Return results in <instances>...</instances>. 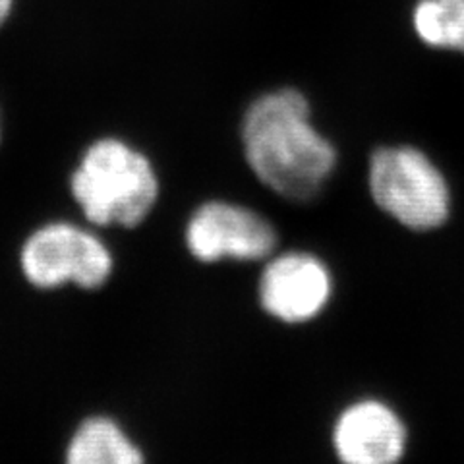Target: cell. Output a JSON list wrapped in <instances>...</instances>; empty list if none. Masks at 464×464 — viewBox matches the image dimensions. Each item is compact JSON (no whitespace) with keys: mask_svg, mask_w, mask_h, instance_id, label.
<instances>
[{"mask_svg":"<svg viewBox=\"0 0 464 464\" xmlns=\"http://www.w3.org/2000/svg\"><path fill=\"white\" fill-rule=\"evenodd\" d=\"M238 136L256 180L286 201H314L339 165L335 143L315 126L308 95L295 85L256 95L240 116Z\"/></svg>","mask_w":464,"mask_h":464,"instance_id":"obj_1","label":"cell"},{"mask_svg":"<svg viewBox=\"0 0 464 464\" xmlns=\"http://www.w3.org/2000/svg\"><path fill=\"white\" fill-rule=\"evenodd\" d=\"M70 192L92 227L138 228L157 208L161 180L148 153L124 138L103 136L82 153Z\"/></svg>","mask_w":464,"mask_h":464,"instance_id":"obj_2","label":"cell"},{"mask_svg":"<svg viewBox=\"0 0 464 464\" xmlns=\"http://www.w3.org/2000/svg\"><path fill=\"white\" fill-rule=\"evenodd\" d=\"M368 190L382 213L414 232H431L451 215V186L414 145H380L368 159Z\"/></svg>","mask_w":464,"mask_h":464,"instance_id":"obj_3","label":"cell"},{"mask_svg":"<svg viewBox=\"0 0 464 464\" xmlns=\"http://www.w3.org/2000/svg\"><path fill=\"white\" fill-rule=\"evenodd\" d=\"M20 264L25 279L43 290L64 285L97 290L114 273L109 244L93 230L64 221L34 230L22 246Z\"/></svg>","mask_w":464,"mask_h":464,"instance_id":"obj_4","label":"cell"},{"mask_svg":"<svg viewBox=\"0 0 464 464\" xmlns=\"http://www.w3.org/2000/svg\"><path fill=\"white\" fill-rule=\"evenodd\" d=\"M184 246L199 264H254L277 252L279 232L264 213L244 203L208 199L188 217Z\"/></svg>","mask_w":464,"mask_h":464,"instance_id":"obj_5","label":"cell"},{"mask_svg":"<svg viewBox=\"0 0 464 464\" xmlns=\"http://www.w3.org/2000/svg\"><path fill=\"white\" fill-rule=\"evenodd\" d=\"M335 277L325 261L306 250L275 252L257 281V302L283 325H308L329 308Z\"/></svg>","mask_w":464,"mask_h":464,"instance_id":"obj_6","label":"cell"},{"mask_svg":"<svg viewBox=\"0 0 464 464\" xmlns=\"http://www.w3.org/2000/svg\"><path fill=\"white\" fill-rule=\"evenodd\" d=\"M331 447L341 464H399L409 447V430L389 402L364 397L337 414Z\"/></svg>","mask_w":464,"mask_h":464,"instance_id":"obj_7","label":"cell"},{"mask_svg":"<svg viewBox=\"0 0 464 464\" xmlns=\"http://www.w3.org/2000/svg\"><path fill=\"white\" fill-rule=\"evenodd\" d=\"M64 464H145V455L119 420L95 414L72 433Z\"/></svg>","mask_w":464,"mask_h":464,"instance_id":"obj_8","label":"cell"},{"mask_svg":"<svg viewBox=\"0 0 464 464\" xmlns=\"http://www.w3.org/2000/svg\"><path fill=\"white\" fill-rule=\"evenodd\" d=\"M411 24L426 47L464 54V0H416Z\"/></svg>","mask_w":464,"mask_h":464,"instance_id":"obj_9","label":"cell"},{"mask_svg":"<svg viewBox=\"0 0 464 464\" xmlns=\"http://www.w3.org/2000/svg\"><path fill=\"white\" fill-rule=\"evenodd\" d=\"M12 5H14V0H0V25H3L6 22V18L10 16Z\"/></svg>","mask_w":464,"mask_h":464,"instance_id":"obj_10","label":"cell"}]
</instances>
